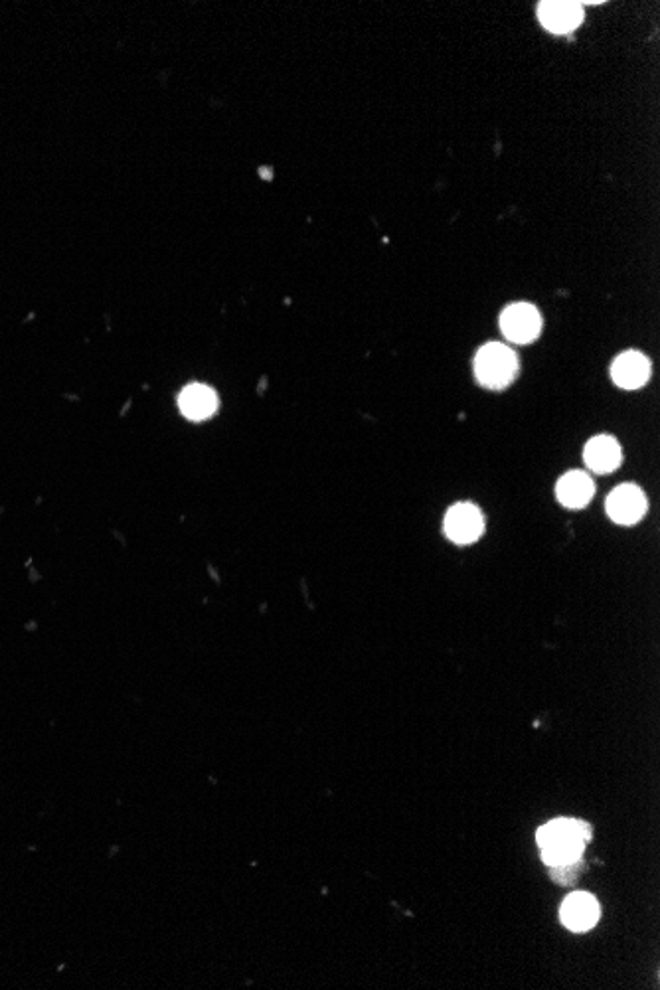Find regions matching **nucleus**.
<instances>
[{
  "mask_svg": "<svg viewBox=\"0 0 660 990\" xmlns=\"http://www.w3.org/2000/svg\"><path fill=\"white\" fill-rule=\"evenodd\" d=\"M518 374V358L512 348L500 342L485 344L475 356V376L481 386L502 390L514 382Z\"/></svg>",
  "mask_w": 660,
  "mask_h": 990,
  "instance_id": "obj_1",
  "label": "nucleus"
},
{
  "mask_svg": "<svg viewBox=\"0 0 660 990\" xmlns=\"http://www.w3.org/2000/svg\"><path fill=\"white\" fill-rule=\"evenodd\" d=\"M443 530L447 538L455 544H473L485 532V518L479 506L471 502H461L449 508L445 514Z\"/></svg>",
  "mask_w": 660,
  "mask_h": 990,
  "instance_id": "obj_2",
  "label": "nucleus"
},
{
  "mask_svg": "<svg viewBox=\"0 0 660 990\" xmlns=\"http://www.w3.org/2000/svg\"><path fill=\"white\" fill-rule=\"evenodd\" d=\"M500 330L510 342L528 344L538 338L542 330V317L536 307L528 303H516L502 311Z\"/></svg>",
  "mask_w": 660,
  "mask_h": 990,
  "instance_id": "obj_3",
  "label": "nucleus"
},
{
  "mask_svg": "<svg viewBox=\"0 0 660 990\" xmlns=\"http://www.w3.org/2000/svg\"><path fill=\"white\" fill-rule=\"evenodd\" d=\"M647 512V496L635 485H621L607 498V514L621 526L637 524Z\"/></svg>",
  "mask_w": 660,
  "mask_h": 990,
  "instance_id": "obj_4",
  "label": "nucleus"
},
{
  "mask_svg": "<svg viewBox=\"0 0 660 990\" xmlns=\"http://www.w3.org/2000/svg\"><path fill=\"white\" fill-rule=\"evenodd\" d=\"M538 18L548 32L570 34L581 24L583 8L579 2L548 0L538 6Z\"/></svg>",
  "mask_w": 660,
  "mask_h": 990,
  "instance_id": "obj_5",
  "label": "nucleus"
},
{
  "mask_svg": "<svg viewBox=\"0 0 660 990\" xmlns=\"http://www.w3.org/2000/svg\"><path fill=\"white\" fill-rule=\"evenodd\" d=\"M599 915H601V908H599L597 900L587 892H576V894L568 896L566 902L562 904V909H560L562 923L570 931H576V933L589 931L599 921Z\"/></svg>",
  "mask_w": 660,
  "mask_h": 990,
  "instance_id": "obj_6",
  "label": "nucleus"
},
{
  "mask_svg": "<svg viewBox=\"0 0 660 990\" xmlns=\"http://www.w3.org/2000/svg\"><path fill=\"white\" fill-rule=\"evenodd\" d=\"M611 378L619 388L637 390L649 382L651 362L641 352H625L613 362Z\"/></svg>",
  "mask_w": 660,
  "mask_h": 990,
  "instance_id": "obj_7",
  "label": "nucleus"
},
{
  "mask_svg": "<svg viewBox=\"0 0 660 990\" xmlns=\"http://www.w3.org/2000/svg\"><path fill=\"white\" fill-rule=\"evenodd\" d=\"M589 838H591V826L574 819H556L538 828L536 834L540 848H548L556 844H587Z\"/></svg>",
  "mask_w": 660,
  "mask_h": 990,
  "instance_id": "obj_8",
  "label": "nucleus"
},
{
  "mask_svg": "<svg viewBox=\"0 0 660 990\" xmlns=\"http://www.w3.org/2000/svg\"><path fill=\"white\" fill-rule=\"evenodd\" d=\"M218 394L204 384L186 386L178 398V408L184 417L192 421H202L218 412Z\"/></svg>",
  "mask_w": 660,
  "mask_h": 990,
  "instance_id": "obj_9",
  "label": "nucleus"
},
{
  "mask_svg": "<svg viewBox=\"0 0 660 990\" xmlns=\"http://www.w3.org/2000/svg\"><path fill=\"white\" fill-rule=\"evenodd\" d=\"M583 459L591 471L599 475H607L621 465V447L617 439L609 435H597L589 439V443L585 445Z\"/></svg>",
  "mask_w": 660,
  "mask_h": 990,
  "instance_id": "obj_10",
  "label": "nucleus"
},
{
  "mask_svg": "<svg viewBox=\"0 0 660 990\" xmlns=\"http://www.w3.org/2000/svg\"><path fill=\"white\" fill-rule=\"evenodd\" d=\"M593 493H595L593 481L589 479V475H585L581 471H572V473L564 475L556 487L558 500L566 508H574V510L589 504L593 498Z\"/></svg>",
  "mask_w": 660,
  "mask_h": 990,
  "instance_id": "obj_11",
  "label": "nucleus"
}]
</instances>
